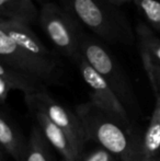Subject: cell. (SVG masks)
Instances as JSON below:
<instances>
[{
  "label": "cell",
  "instance_id": "cell-2",
  "mask_svg": "<svg viewBox=\"0 0 160 161\" xmlns=\"http://www.w3.org/2000/svg\"><path fill=\"white\" fill-rule=\"evenodd\" d=\"M58 3L105 44L132 46L136 42L124 11L109 0H58Z\"/></svg>",
  "mask_w": 160,
  "mask_h": 161
},
{
  "label": "cell",
  "instance_id": "cell-24",
  "mask_svg": "<svg viewBox=\"0 0 160 161\" xmlns=\"http://www.w3.org/2000/svg\"><path fill=\"white\" fill-rule=\"evenodd\" d=\"M62 161H67V160H64V159H63ZM76 161H80V160H76Z\"/></svg>",
  "mask_w": 160,
  "mask_h": 161
},
{
  "label": "cell",
  "instance_id": "cell-4",
  "mask_svg": "<svg viewBox=\"0 0 160 161\" xmlns=\"http://www.w3.org/2000/svg\"><path fill=\"white\" fill-rule=\"evenodd\" d=\"M39 24L53 44L55 52L77 65L81 56L80 42L85 28L58 2L41 4Z\"/></svg>",
  "mask_w": 160,
  "mask_h": 161
},
{
  "label": "cell",
  "instance_id": "cell-22",
  "mask_svg": "<svg viewBox=\"0 0 160 161\" xmlns=\"http://www.w3.org/2000/svg\"><path fill=\"white\" fill-rule=\"evenodd\" d=\"M150 161H160V156H159V157H157V158H155V159L150 160Z\"/></svg>",
  "mask_w": 160,
  "mask_h": 161
},
{
  "label": "cell",
  "instance_id": "cell-6",
  "mask_svg": "<svg viewBox=\"0 0 160 161\" xmlns=\"http://www.w3.org/2000/svg\"><path fill=\"white\" fill-rule=\"evenodd\" d=\"M24 101L29 110L41 111L54 124L62 128L67 134L75 148L80 153H82L88 139L80 119L76 114V112H73L62 103L56 101L47 92V90L25 94Z\"/></svg>",
  "mask_w": 160,
  "mask_h": 161
},
{
  "label": "cell",
  "instance_id": "cell-19",
  "mask_svg": "<svg viewBox=\"0 0 160 161\" xmlns=\"http://www.w3.org/2000/svg\"><path fill=\"white\" fill-rule=\"evenodd\" d=\"M12 90H15L12 83L3 78H0V104H3L8 99V96Z\"/></svg>",
  "mask_w": 160,
  "mask_h": 161
},
{
  "label": "cell",
  "instance_id": "cell-17",
  "mask_svg": "<svg viewBox=\"0 0 160 161\" xmlns=\"http://www.w3.org/2000/svg\"><path fill=\"white\" fill-rule=\"evenodd\" d=\"M80 161H120L114 155H112L107 149L99 146L92 149L89 153H83L80 155Z\"/></svg>",
  "mask_w": 160,
  "mask_h": 161
},
{
  "label": "cell",
  "instance_id": "cell-3",
  "mask_svg": "<svg viewBox=\"0 0 160 161\" xmlns=\"http://www.w3.org/2000/svg\"><path fill=\"white\" fill-rule=\"evenodd\" d=\"M80 52L81 56L109 83L127 112L128 110L133 113L139 112V104L130 78L108 45L85 30L81 36Z\"/></svg>",
  "mask_w": 160,
  "mask_h": 161
},
{
  "label": "cell",
  "instance_id": "cell-23",
  "mask_svg": "<svg viewBox=\"0 0 160 161\" xmlns=\"http://www.w3.org/2000/svg\"><path fill=\"white\" fill-rule=\"evenodd\" d=\"M0 161H2V155H1V147H0Z\"/></svg>",
  "mask_w": 160,
  "mask_h": 161
},
{
  "label": "cell",
  "instance_id": "cell-9",
  "mask_svg": "<svg viewBox=\"0 0 160 161\" xmlns=\"http://www.w3.org/2000/svg\"><path fill=\"white\" fill-rule=\"evenodd\" d=\"M30 111L32 112L33 116L36 119L37 124H39L37 127L42 131L43 136L46 139V142L49 144V146L53 147L62 156V158L64 160H79L81 153L75 148L71 140L67 136V134L60 127H58L56 124H54L43 112L37 110Z\"/></svg>",
  "mask_w": 160,
  "mask_h": 161
},
{
  "label": "cell",
  "instance_id": "cell-15",
  "mask_svg": "<svg viewBox=\"0 0 160 161\" xmlns=\"http://www.w3.org/2000/svg\"><path fill=\"white\" fill-rule=\"evenodd\" d=\"M23 161H54L49 144L39 127H34L26 142V151Z\"/></svg>",
  "mask_w": 160,
  "mask_h": 161
},
{
  "label": "cell",
  "instance_id": "cell-7",
  "mask_svg": "<svg viewBox=\"0 0 160 161\" xmlns=\"http://www.w3.org/2000/svg\"><path fill=\"white\" fill-rule=\"evenodd\" d=\"M81 78L88 88V93L90 97V103L101 111L120 119L126 125L130 126V114L121 102L115 92L112 90L109 83L90 66L89 63L81 57L77 63Z\"/></svg>",
  "mask_w": 160,
  "mask_h": 161
},
{
  "label": "cell",
  "instance_id": "cell-16",
  "mask_svg": "<svg viewBox=\"0 0 160 161\" xmlns=\"http://www.w3.org/2000/svg\"><path fill=\"white\" fill-rule=\"evenodd\" d=\"M134 4L150 28L160 31L159 0H134Z\"/></svg>",
  "mask_w": 160,
  "mask_h": 161
},
{
  "label": "cell",
  "instance_id": "cell-25",
  "mask_svg": "<svg viewBox=\"0 0 160 161\" xmlns=\"http://www.w3.org/2000/svg\"><path fill=\"white\" fill-rule=\"evenodd\" d=\"M2 21V19H0V22H1Z\"/></svg>",
  "mask_w": 160,
  "mask_h": 161
},
{
  "label": "cell",
  "instance_id": "cell-11",
  "mask_svg": "<svg viewBox=\"0 0 160 161\" xmlns=\"http://www.w3.org/2000/svg\"><path fill=\"white\" fill-rule=\"evenodd\" d=\"M40 10L34 0H0V19L17 21L28 25L39 23Z\"/></svg>",
  "mask_w": 160,
  "mask_h": 161
},
{
  "label": "cell",
  "instance_id": "cell-1",
  "mask_svg": "<svg viewBox=\"0 0 160 161\" xmlns=\"http://www.w3.org/2000/svg\"><path fill=\"white\" fill-rule=\"evenodd\" d=\"M88 140H93L120 161H144L141 138L120 119L101 111L90 102L76 108Z\"/></svg>",
  "mask_w": 160,
  "mask_h": 161
},
{
  "label": "cell",
  "instance_id": "cell-18",
  "mask_svg": "<svg viewBox=\"0 0 160 161\" xmlns=\"http://www.w3.org/2000/svg\"><path fill=\"white\" fill-rule=\"evenodd\" d=\"M141 62H143V66L145 71L149 72L155 80V83H156L157 88H158L159 92H160V66L155 65L154 63L150 60L149 56L146 55V54H141Z\"/></svg>",
  "mask_w": 160,
  "mask_h": 161
},
{
  "label": "cell",
  "instance_id": "cell-10",
  "mask_svg": "<svg viewBox=\"0 0 160 161\" xmlns=\"http://www.w3.org/2000/svg\"><path fill=\"white\" fill-rule=\"evenodd\" d=\"M146 75L155 97V106L148 126L141 137V151L144 161H150L160 156V92L152 75L147 71Z\"/></svg>",
  "mask_w": 160,
  "mask_h": 161
},
{
  "label": "cell",
  "instance_id": "cell-14",
  "mask_svg": "<svg viewBox=\"0 0 160 161\" xmlns=\"http://www.w3.org/2000/svg\"><path fill=\"white\" fill-rule=\"evenodd\" d=\"M135 36L139 53L149 56L155 65L160 66V38L148 24L139 22L135 28Z\"/></svg>",
  "mask_w": 160,
  "mask_h": 161
},
{
  "label": "cell",
  "instance_id": "cell-21",
  "mask_svg": "<svg viewBox=\"0 0 160 161\" xmlns=\"http://www.w3.org/2000/svg\"><path fill=\"white\" fill-rule=\"evenodd\" d=\"M34 1H37V2H39V3L43 4V3H45V2H48V1H53V0H34Z\"/></svg>",
  "mask_w": 160,
  "mask_h": 161
},
{
  "label": "cell",
  "instance_id": "cell-20",
  "mask_svg": "<svg viewBox=\"0 0 160 161\" xmlns=\"http://www.w3.org/2000/svg\"><path fill=\"white\" fill-rule=\"evenodd\" d=\"M109 1L112 2L113 4H115V6L121 7V6H123V4H125V3H128V2H133L134 0H109Z\"/></svg>",
  "mask_w": 160,
  "mask_h": 161
},
{
  "label": "cell",
  "instance_id": "cell-5",
  "mask_svg": "<svg viewBox=\"0 0 160 161\" xmlns=\"http://www.w3.org/2000/svg\"><path fill=\"white\" fill-rule=\"evenodd\" d=\"M0 62L20 71L37 77L46 85L60 82L63 63L47 62L34 57L19 46L0 29Z\"/></svg>",
  "mask_w": 160,
  "mask_h": 161
},
{
  "label": "cell",
  "instance_id": "cell-8",
  "mask_svg": "<svg viewBox=\"0 0 160 161\" xmlns=\"http://www.w3.org/2000/svg\"><path fill=\"white\" fill-rule=\"evenodd\" d=\"M0 29L8 36H10L21 48L34 57L47 62L62 63L60 56L55 51L47 48L46 45L39 38L30 25L17 21L2 20Z\"/></svg>",
  "mask_w": 160,
  "mask_h": 161
},
{
  "label": "cell",
  "instance_id": "cell-13",
  "mask_svg": "<svg viewBox=\"0 0 160 161\" xmlns=\"http://www.w3.org/2000/svg\"><path fill=\"white\" fill-rule=\"evenodd\" d=\"M0 78L6 79L12 83L14 89L22 91L24 96L46 90V83L37 77L20 71L2 62H0Z\"/></svg>",
  "mask_w": 160,
  "mask_h": 161
},
{
  "label": "cell",
  "instance_id": "cell-12",
  "mask_svg": "<svg viewBox=\"0 0 160 161\" xmlns=\"http://www.w3.org/2000/svg\"><path fill=\"white\" fill-rule=\"evenodd\" d=\"M0 147L14 160L23 161L26 151V142L21 134L0 112Z\"/></svg>",
  "mask_w": 160,
  "mask_h": 161
}]
</instances>
